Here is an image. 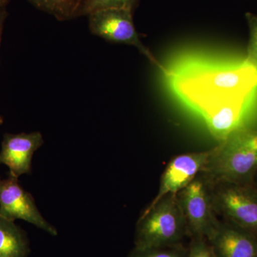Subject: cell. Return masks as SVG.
<instances>
[{
  "mask_svg": "<svg viewBox=\"0 0 257 257\" xmlns=\"http://www.w3.org/2000/svg\"><path fill=\"white\" fill-rule=\"evenodd\" d=\"M210 182L253 184L257 174V130L239 127L212 148L202 171Z\"/></svg>",
  "mask_w": 257,
  "mask_h": 257,
  "instance_id": "cell-1",
  "label": "cell"
},
{
  "mask_svg": "<svg viewBox=\"0 0 257 257\" xmlns=\"http://www.w3.org/2000/svg\"><path fill=\"white\" fill-rule=\"evenodd\" d=\"M257 85V72L251 67L208 71L185 77L178 83L181 94L199 111L216 101L246 96Z\"/></svg>",
  "mask_w": 257,
  "mask_h": 257,
  "instance_id": "cell-2",
  "label": "cell"
},
{
  "mask_svg": "<svg viewBox=\"0 0 257 257\" xmlns=\"http://www.w3.org/2000/svg\"><path fill=\"white\" fill-rule=\"evenodd\" d=\"M187 234L183 211L177 194L150 203L136 225L135 247L150 248L181 243Z\"/></svg>",
  "mask_w": 257,
  "mask_h": 257,
  "instance_id": "cell-3",
  "label": "cell"
},
{
  "mask_svg": "<svg viewBox=\"0 0 257 257\" xmlns=\"http://www.w3.org/2000/svg\"><path fill=\"white\" fill-rule=\"evenodd\" d=\"M216 215L257 236V187L228 181L210 182Z\"/></svg>",
  "mask_w": 257,
  "mask_h": 257,
  "instance_id": "cell-4",
  "label": "cell"
},
{
  "mask_svg": "<svg viewBox=\"0 0 257 257\" xmlns=\"http://www.w3.org/2000/svg\"><path fill=\"white\" fill-rule=\"evenodd\" d=\"M177 196L183 211L187 234L193 238L210 239L219 221L213 207L210 181L200 172Z\"/></svg>",
  "mask_w": 257,
  "mask_h": 257,
  "instance_id": "cell-5",
  "label": "cell"
},
{
  "mask_svg": "<svg viewBox=\"0 0 257 257\" xmlns=\"http://www.w3.org/2000/svg\"><path fill=\"white\" fill-rule=\"evenodd\" d=\"M133 12L118 8L97 10L88 15L89 28L93 35L106 41L125 44L136 47L152 64L167 72L150 50L140 40L133 20Z\"/></svg>",
  "mask_w": 257,
  "mask_h": 257,
  "instance_id": "cell-6",
  "label": "cell"
},
{
  "mask_svg": "<svg viewBox=\"0 0 257 257\" xmlns=\"http://www.w3.org/2000/svg\"><path fill=\"white\" fill-rule=\"evenodd\" d=\"M0 216L10 221H28L52 236L57 235L56 228L39 211L32 194L23 188L18 178L10 175L6 179L0 177Z\"/></svg>",
  "mask_w": 257,
  "mask_h": 257,
  "instance_id": "cell-7",
  "label": "cell"
},
{
  "mask_svg": "<svg viewBox=\"0 0 257 257\" xmlns=\"http://www.w3.org/2000/svg\"><path fill=\"white\" fill-rule=\"evenodd\" d=\"M212 149L177 155L170 161L161 177L160 188L151 203L169 194H177L196 178L207 165Z\"/></svg>",
  "mask_w": 257,
  "mask_h": 257,
  "instance_id": "cell-8",
  "label": "cell"
},
{
  "mask_svg": "<svg viewBox=\"0 0 257 257\" xmlns=\"http://www.w3.org/2000/svg\"><path fill=\"white\" fill-rule=\"evenodd\" d=\"M44 144L40 132L5 134L0 151V165L9 168L8 175L19 178L32 173L34 154Z\"/></svg>",
  "mask_w": 257,
  "mask_h": 257,
  "instance_id": "cell-9",
  "label": "cell"
},
{
  "mask_svg": "<svg viewBox=\"0 0 257 257\" xmlns=\"http://www.w3.org/2000/svg\"><path fill=\"white\" fill-rule=\"evenodd\" d=\"M208 241L217 257H257L256 235L226 219Z\"/></svg>",
  "mask_w": 257,
  "mask_h": 257,
  "instance_id": "cell-10",
  "label": "cell"
},
{
  "mask_svg": "<svg viewBox=\"0 0 257 257\" xmlns=\"http://www.w3.org/2000/svg\"><path fill=\"white\" fill-rule=\"evenodd\" d=\"M244 100L241 97L225 98L201 111L209 133L219 143L239 127Z\"/></svg>",
  "mask_w": 257,
  "mask_h": 257,
  "instance_id": "cell-11",
  "label": "cell"
},
{
  "mask_svg": "<svg viewBox=\"0 0 257 257\" xmlns=\"http://www.w3.org/2000/svg\"><path fill=\"white\" fill-rule=\"evenodd\" d=\"M30 252L26 232L15 221L0 216V257H28Z\"/></svg>",
  "mask_w": 257,
  "mask_h": 257,
  "instance_id": "cell-12",
  "label": "cell"
},
{
  "mask_svg": "<svg viewBox=\"0 0 257 257\" xmlns=\"http://www.w3.org/2000/svg\"><path fill=\"white\" fill-rule=\"evenodd\" d=\"M34 7L55 17L59 21L77 18L83 0H28Z\"/></svg>",
  "mask_w": 257,
  "mask_h": 257,
  "instance_id": "cell-13",
  "label": "cell"
},
{
  "mask_svg": "<svg viewBox=\"0 0 257 257\" xmlns=\"http://www.w3.org/2000/svg\"><path fill=\"white\" fill-rule=\"evenodd\" d=\"M140 0H83L79 8L78 17L88 16L97 10L118 8L135 12L140 4Z\"/></svg>",
  "mask_w": 257,
  "mask_h": 257,
  "instance_id": "cell-14",
  "label": "cell"
},
{
  "mask_svg": "<svg viewBox=\"0 0 257 257\" xmlns=\"http://www.w3.org/2000/svg\"><path fill=\"white\" fill-rule=\"evenodd\" d=\"M188 250L182 243L162 247L138 248L135 247L128 257H187Z\"/></svg>",
  "mask_w": 257,
  "mask_h": 257,
  "instance_id": "cell-15",
  "label": "cell"
},
{
  "mask_svg": "<svg viewBox=\"0 0 257 257\" xmlns=\"http://www.w3.org/2000/svg\"><path fill=\"white\" fill-rule=\"evenodd\" d=\"M245 18L249 30L245 63L257 72V15L246 13Z\"/></svg>",
  "mask_w": 257,
  "mask_h": 257,
  "instance_id": "cell-16",
  "label": "cell"
},
{
  "mask_svg": "<svg viewBox=\"0 0 257 257\" xmlns=\"http://www.w3.org/2000/svg\"><path fill=\"white\" fill-rule=\"evenodd\" d=\"M187 257H217L210 242L205 238H193Z\"/></svg>",
  "mask_w": 257,
  "mask_h": 257,
  "instance_id": "cell-17",
  "label": "cell"
},
{
  "mask_svg": "<svg viewBox=\"0 0 257 257\" xmlns=\"http://www.w3.org/2000/svg\"><path fill=\"white\" fill-rule=\"evenodd\" d=\"M8 13L7 10H3L0 13V45H1L2 35H3V28L5 20L8 18Z\"/></svg>",
  "mask_w": 257,
  "mask_h": 257,
  "instance_id": "cell-18",
  "label": "cell"
},
{
  "mask_svg": "<svg viewBox=\"0 0 257 257\" xmlns=\"http://www.w3.org/2000/svg\"><path fill=\"white\" fill-rule=\"evenodd\" d=\"M10 0H0V13L3 10H7V6Z\"/></svg>",
  "mask_w": 257,
  "mask_h": 257,
  "instance_id": "cell-19",
  "label": "cell"
},
{
  "mask_svg": "<svg viewBox=\"0 0 257 257\" xmlns=\"http://www.w3.org/2000/svg\"><path fill=\"white\" fill-rule=\"evenodd\" d=\"M253 184L257 187V174L256 177H255L254 181H253Z\"/></svg>",
  "mask_w": 257,
  "mask_h": 257,
  "instance_id": "cell-20",
  "label": "cell"
},
{
  "mask_svg": "<svg viewBox=\"0 0 257 257\" xmlns=\"http://www.w3.org/2000/svg\"><path fill=\"white\" fill-rule=\"evenodd\" d=\"M3 121H4V119H3V118L0 116V125L3 124Z\"/></svg>",
  "mask_w": 257,
  "mask_h": 257,
  "instance_id": "cell-21",
  "label": "cell"
}]
</instances>
